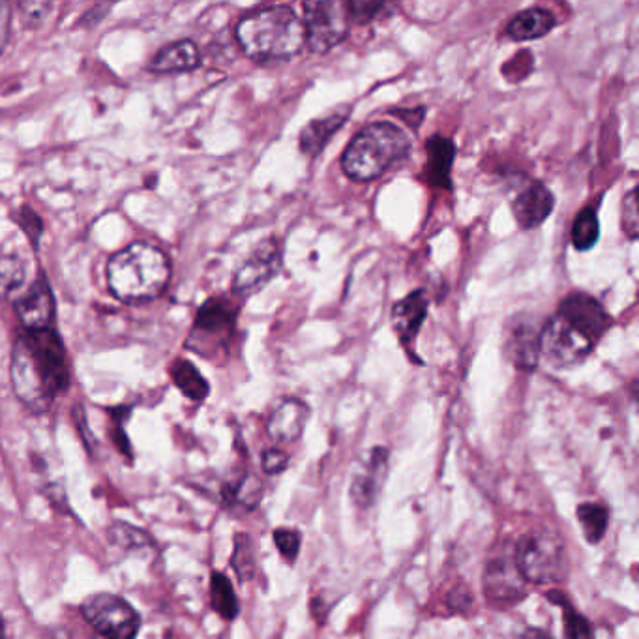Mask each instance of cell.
Masks as SVG:
<instances>
[{"instance_id":"1","label":"cell","mask_w":639,"mask_h":639,"mask_svg":"<svg viewBox=\"0 0 639 639\" xmlns=\"http://www.w3.org/2000/svg\"><path fill=\"white\" fill-rule=\"evenodd\" d=\"M12 387L19 402L45 413L70 387L68 358L53 328L25 330L12 351Z\"/></svg>"},{"instance_id":"2","label":"cell","mask_w":639,"mask_h":639,"mask_svg":"<svg viewBox=\"0 0 639 639\" xmlns=\"http://www.w3.org/2000/svg\"><path fill=\"white\" fill-rule=\"evenodd\" d=\"M610 327V313L595 297L570 293L540 332V357L557 370L578 366Z\"/></svg>"},{"instance_id":"3","label":"cell","mask_w":639,"mask_h":639,"mask_svg":"<svg viewBox=\"0 0 639 639\" xmlns=\"http://www.w3.org/2000/svg\"><path fill=\"white\" fill-rule=\"evenodd\" d=\"M237 40L257 62L291 59L306 47L300 15L287 4L259 8L240 19Z\"/></svg>"},{"instance_id":"4","label":"cell","mask_w":639,"mask_h":639,"mask_svg":"<svg viewBox=\"0 0 639 639\" xmlns=\"http://www.w3.org/2000/svg\"><path fill=\"white\" fill-rule=\"evenodd\" d=\"M169 278V257L149 242L130 244L115 253L107 263V283L111 293L128 304L160 297Z\"/></svg>"},{"instance_id":"5","label":"cell","mask_w":639,"mask_h":639,"mask_svg":"<svg viewBox=\"0 0 639 639\" xmlns=\"http://www.w3.org/2000/svg\"><path fill=\"white\" fill-rule=\"evenodd\" d=\"M411 149V137L398 124L390 120L373 122L347 145L342 156L343 173L357 182H372L405 162Z\"/></svg>"},{"instance_id":"6","label":"cell","mask_w":639,"mask_h":639,"mask_svg":"<svg viewBox=\"0 0 639 639\" xmlns=\"http://www.w3.org/2000/svg\"><path fill=\"white\" fill-rule=\"evenodd\" d=\"M514 563L523 580L535 585L561 583L568 576L565 542L553 531H531L521 536Z\"/></svg>"},{"instance_id":"7","label":"cell","mask_w":639,"mask_h":639,"mask_svg":"<svg viewBox=\"0 0 639 639\" xmlns=\"http://www.w3.org/2000/svg\"><path fill=\"white\" fill-rule=\"evenodd\" d=\"M304 36L306 47L312 53L325 55L336 45L342 44L349 34V10L347 2L338 0H310L304 2Z\"/></svg>"},{"instance_id":"8","label":"cell","mask_w":639,"mask_h":639,"mask_svg":"<svg viewBox=\"0 0 639 639\" xmlns=\"http://www.w3.org/2000/svg\"><path fill=\"white\" fill-rule=\"evenodd\" d=\"M81 613L98 636L105 639H135L141 617L122 596L96 593L83 600Z\"/></svg>"},{"instance_id":"9","label":"cell","mask_w":639,"mask_h":639,"mask_svg":"<svg viewBox=\"0 0 639 639\" xmlns=\"http://www.w3.org/2000/svg\"><path fill=\"white\" fill-rule=\"evenodd\" d=\"M283 267L282 242L278 238L263 240L250 257L238 268L233 280V291L240 297H248L274 280Z\"/></svg>"},{"instance_id":"10","label":"cell","mask_w":639,"mask_h":639,"mask_svg":"<svg viewBox=\"0 0 639 639\" xmlns=\"http://www.w3.org/2000/svg\"><path fill=\"white\" fill-rule=\"evenodd\" d=\"M510 207L521 229H535L550 218L555 197L544 182L520 173L518 179L512 180Z\"/></svg>"},{"instance_id":"11","label":"cell","mask_w":639,"mask_h":639,"mask_svg":"<svg viewBox=\"0 0 639 639\" xmlns=\"http://www.w3.org/2000/svg\"><path fill=\"white\" fill-rule=\"evenodd\" d=\"M484 593L488 602L499 608L518 604L527 595V581L518 570L516 563L508 559H493L484 570Z\"/></svg>"},{"instance_id":"12","label":"cell","mask_w":639,"mask_h":639,"mask_svg":"<svg viewBox=\"0 0 639 639\" xmlns=\"http://www.w3.org/2000/svg\"><path fill=\"white\" fill-rule=\"evenodd\" d=\"M540 332L535 321L516 317L506 328L505 351L521 372H533L540 360Z\"/></svg>"},{"instance_id":"13","label":"cell","mask_w":639,"mask_h":639,"mask_svg":"<svg viewBox=\"0 0 639 639\" xmlns=\"http://www.w3.org/2000/svg\"><path fill=\"white\" fill-rule=\"evenodd\" d=\"M387 471L388 450L383 446H375L370 450L364 465L358 467L351 482V497L358 506L370 508L377 503L387 480Z\"/></svg>"},{"instance_id":"14","label":"cell","mask_w":639,"mask_h":639,"mask_svg":"<svg viewBox=\"0 0 639 639\" xmlns=\"http://www.w3.org/2000/svg\"><path fill=\"white\" fill-rule=\"evenodd\" d=\"M15 313L25 330L51 328L49 325L55 315V297L45 278H40L25 295L17 298Z\"/></svg>"},{"instance_id":"15","label":"cell","mask_w":639,"mask_h":639,"mask_svg":"<svg viewBox=\"0 0 639 639\" xmlns=\"http://www.w3.org/2000/svg\"><path fill=\"white\" fill-rule=\"evenodd\" d=\"M310 415L308 403L298 398H285L268 417V437L276 443H295L302 437Z\"/></svg>"},{"instance_id":"16","label":"cell","mask_w":639,"mask_h":639,"mask_svg":"<svg viewBox=\"0 0 639 639\" xmlns=\"http://www.w3.org/2000/svg\"><path fill=\"white\" fill-rule=\"evenodd\" d=\"M430 312V297L424 289H417L407 297L396 302L392 308V327L403 345L415 342L422 325L428 319Z\"/></svg>"},{"instance_id":"17","label":"cell","mask_w":639,"mask_h":639,"mask_svg":"<svg viewBox=\"0 0 639 639\" xmlns=\"http://www.w3.org/2000/svg\"><path fill=\"white\" fill-rule=\"evenodd\" d=\"M349 115H351V107L345 105V107H338V109L330 111L319 119L308 122L298 137V145H300L302 154L308 158L319 156L330 143V139L347 122Z\"/></svg>"},{"instance_id":"18","label":"cell","mask_w":639,"mask_h":639,"mask_svg":"<svg viewBox=\"0 0 639 639\" xmlns=\"http://www.w3.org/2000/svg\"><path fill=\"white\" fill-rule=\"evenodd\" d=\"M426 180L435 188H452V165L456 160V145L445 135H431L426 143Z\"/></svg>"},{"instance_id":"19","label":"cell","mask_w":639,"mask_h":639,"mask_svg":"<svg viewBox=\"0 0 639 639\" xmlns=\"http://www.w3.org/2000/svg\"><path fill=\"white\" fill-rule=\"evenodd\" d=\"M201 64L199 49L192 40H179L173 44L165 45L156 53V57L150 62V70L154 74H179L190 72Z\"/></svg>"},{"instance_id":"20","label":"cell","mask_w":639,"mask_h":639,"mask_svg":"<svg viewBox=\"0 0 639 639\" xmlns=\"http://www.w3.org/2000/svg\"><path fill=\"white\" fill-rule=\"evenodd\" d=\"M555 14L546 8H529L514 15L506 27V34L514 42H531L548 36L555 29Z\"/></svg>"},{"instance_id":"21","label":"cell","mask_w":639,"mask_h":639,"mask_svg":"<svg viewBox=\"0 0 639 639\" xmlns=\"http://www.w3.org/2000/svg\"><path fill=\"white\" fill-rule=\"evenodd\" d=\"M237 323V312L229 302L222 298H210L207 300L195 317V334H207V336H222L227 338L233 334Z\"/></svg>"},{"instance_id":"22","label":"cell","mask_w":639,"mask_h":639,"mask_svg":"<svg viewBox=\"0 0 639 639\" xmlns=\"http://www.w3.org/2000/svg\"><path fill=\"white\" fill-rule=\"evenodd\" d=\"M25 257L15 250H0V300L14 298L27 283Z\"/></svg>"},{"instance_id":"23","label":"cell","mask_w":639,"mask_h":639,"mask_svg":"<svg viewBox=\"0 0 639 639\" xmlns=\"http://www.w3.org/2000/svg\"><path fill=\"white\" fill-rule=\"evenodd\" d=\"M171 377H173V383L188 400L203 402L209 396V383L192 362L177 360L171 366Z\"/></svg>"},{"instance_id":"24","label":"cell","mask_w":639,"mask_h":639,"mask_svg":"<svg viewBox=\"0 0 639 639\" xmlns=\"http://www.w3.org/2000/svg\"><path fill=\"white\" fill-rule=\"evenodd\" d=\"M210 604L225 621H235L240 613V602L233 583L222 572H212L210 576Z\"/></svg>"},{"instance_id":"25","label":"cell","mask_w":639,"mask_h":639,"mask_svg":"<svg viewBox=\"0 0 639 639\" xmlns=\"http://www.w3.org/2000/svg\"><path fill=\"white\" fill-rule=\"evenodd\" d=\"M576 516H578L583 535L589 544H598L606 536L610 514L604 506L596 505V503H583L578 506Z\"/></svg>"},{"instance_id":"26","label":"cell","mask_w":639,"mask_h":639,"mask_svg":"<svg viewBox=\"0 0 639 639\" xmlns=\"http://www.w3.org/2000/svg\"><path fill=\"white\" fill-rule=\"evenodd\" d=\"M600 238V222L595 209L587 207L576 216L572 225V244L578 252H589Z\"/></svg>"},{"instance_id":"27","label":"cell","mask_w":639,"mask_h":639,"mask_svg":"<svg viewBox=\"0 0 639 639\" xmlns=\"http://www.w3.org/2000/svg\"><path fill=\"white\" fill-rule=\"evenodd\" d=\"M231 566H233L238 580H253L255 570H257V559H255V546H253L252 536L246 535V533H238L235 536V548H233Z\"/></svg>"},{"instance_id":"28","label":"cell","mask_w":639,"mask_h":639,"mask_svg":"<svg viewBox=\"0 0 639 639\" xmlns=\"http://www.w3.org/2000/svg\"><path fill=\"white\" fill-rule=\"evenodd\" d=\"M261 497H263V486L259 478L253 475L244 476L237 486L227 490V503L242 506L244 510H253L259 505Z\"/></svg>"},{"instance_id":"29","label":"cell","mask_w":639,"mask_h":639,"mask_svg":"<svg viewBox=\"0 0 639 639\" xmlns=\"http://www.w3.org/2000/svg\"><path fill=\"white\" fill-rule=\"evenodd\" d=\"M563 610H565L563 611L565 639H595V630L585 615L572 610V606H568V604Z\"/></svg>"},{"instance_id":"30","label":"cell","mask_w":639,"mask_h":639,"mask_svg":"<svg viewBox=\"0 0 639 639\" xmlns=\"http://www.w3.org/2000/svg\"><path fill=\"white\" fill-rule=\"evenodd\" d=\"M387 2H373V0H351L347 2V10H349V21L358 23V25H366L373 19H377L383 12H387Z\"/></svg>"},{"instance_id":"31","label":"cell","mask_w":639,"mask_h":639,"mask_svg":"<svg viewBox=\"0 0 639 639\" xmlns=\"http://www.w3.org/2000/svg\"><path fill=\"white\" fill-rule=\"evenodd\" d=\"M274 544L278 551L282 553L283 559H287L289 563L297 561L300 546H302V536L295 529H285L280 527L274 531Z\"/></svg>"},{"instance_id":"32","label":"cell","mask_w":639,"mask_h":639,"mask_svg":"<svg viewBox=\"0 0 639 639\" xmlns=\"http://www.w3.org/2000/svg\"><path fill=\"white\" fill-rule=\"evenodd\" d=\"M17 222L21 225V229L27 233L30 242L34 246H38V240L44 235V222L40 220V216L29 207H23L17 214Z\"/></svg>"},{"instance_id":"33","label":"cell","mask_w":639,"mask_h":639,"mask_svg":"<svg viewBox=\"0 0 639 639\" xmlns=\"http://www.w3.org/2000/svg\"><path fill=\"white\" fill-rule=\"evenodd\" d=\"M51 8H53V4H49V2H21L19 4L25 25L32 27V29H36L44 23L45 19L49 17Z\"/></svg>"},{"instance_id":"34","label":"cell","mask_w":639,"mask_h":639,"mask_svg":"<svg viewBox=\"0 0 639 639\" xmlns=\"http://www.w3.org/2000/svg\"><path fill=\"white\" fill-rule=\"evenodd\" d=\"M638 223V197H636V190H632L626 195L625 207H623V229L632 240L638 238Z\"/></svg>"},{"instance_id":"35","label":"cell","mask_w":639,"mask_h":639,"mask_svg":"<svg viewBox=\"0 0 639 639\" xmlns=\"http://www.w3.org/2000/svg\"><path fill=\"white\" fill-rule=\"evenodd\" d=\"M261 467L267 475L274 476L283 473L289 467V456L280 448H268L263 452Z\"/></svg>"},{"instance_id":"36","label":"cell","mask_w":639,"mask_h":639,"mask_svg":"<svg viewBox=\"0 0 639 639\" xmlns=\"http://www.w3.org/2000/svg\"><path fill=\"white\" fill-rule=\"evenodd\" d=\"M10 25H12V8L8 2L0 0V53L8 44L10 38Z\"/></svg>"},{"instance_id":"37","label":"cell","mask_w":639,"mask_h":639,"mask_svg":"<svg viewBox=\"0 0 639 639\" xmlns=\"http://www.w3.org/2000/svg\"><path fill=\"white\" fill-rule=\"evenodd\" d=\"M409 113H411V117L405 120L413 130H418L420 128V124L424 122V115H426V107H417V109H409ZM394 115H398V117H402L405 119V109H400V111H394Z\"/></svg>"},{"instance_id":"38","label":"cell","mask_w":639,"mask_h":639,"mask_svg":"<svg viewBox=\"0 0 639 639\" xmlns=\"http://www.w3.org/2000/svg\"><path fill=\"white\" fill-rule=\"evenodd\" d=\"M518 639H553L548 632L540 630V628H527Z\"/></svg>"},{"instance_id":"39","label":"cell","mask_w":639,"mask_h":639,"mask_svg":"<svg viewBox=\"0 0 639 639\" xmlns=\"http://www.w3.org/2000/svg\"><path fill=\"white\" fill-rule=\"evenodd\" d=\"M0 639H6V626H4L2 617H0Z\"/></svg>"}]
</instances>
